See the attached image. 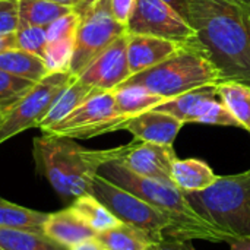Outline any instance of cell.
Listing matches in <instances>:
<instances>
[{"label":"cell","mask_w":250,"mask_h":250,"mask_svg":"<svg viewBox=\"0 0 250 250\" xmlns=\"http://www.w3.org/2000/svg\"><path fill=\"white\" fill-rule=\"evenodd\" d=\"M196 41L223 81L250 86V9L230 0H185Z\"/></svg>","instance_id":"1"},{"label":"cell","mask_w":250,"mask_h":250,"mask_svg":"<svg viewBox=\"0 0 250 250\" xmlns=\"http://www.w3.org/2000/svg\"><path fill=\"white\" fill-rule=\"evenodd\" d=\"M34 161L41 174L64 201H75L92 190L94 179L103 164L119 160L127 145L111 149H86L70 138L42 133L34 139Z\"/></svg>","instance_id":"2"},{"label":"cell","mask_w":250,"mask_h":250,"mask_svg":"<svg viewBox=\"0 0 250 250\" xmlns=\"http://www.w3.org/2000/svg\"><path fill=\"white\" fill-rule=\"evenodd\" d=\"M98 174L173 218L183 229L186 240L202 239L215 243H229L234 239L229 233L204 220L193 209L185 192L171 182L139 176L123 166L119 160H111L103 164Z\"/></svg>","instance_id":"3"},{"label":"cell","mask_w":250,"mask_h":250,"mask_svg":"<svg viewBox=\"0 0 250 250\" xmlns=\"http://www.w3.org/2000/svg\"><path fill=\"white\" fill-rule=\"evenodd\" d=\"M223 81L220 70L209 60L207 51L193 40L160 64L132 75L122 85H141L167 100L189 91L214 86Z\"/></svg>","instance_id":"4"},{"label":"cell","mask_w":250,"mask_h":250,"mask_svg":"<svg viewBox=\"0 0 250 250\" xmlns=\"http://www.w3.org/2000/svg\"><path fill=\"white\" fill-rule=\"evenodd\" d=\"M185 195L204 220L234 239L250 240V168L239 174L218 176L208 189Z\"/></svg>","instance_id":"5"},{"label":"cell","mask_w":250,"mask_h":250,"mask_svg":"<svg viewBox=\"0 0 250 250\" xmlns=\"http://www.w3.org/2000/svg\"><path fill=\"white\" fill-rule=\"evenodd\" d=\"M91 193L101 201L122 223L138 229L154 243H158L166 237L186 240L183 229L173 218L167 217L133 193L116 186L100 174H97L94 179Z\"/></svg>","instance_id":"6"},{"label":"cell","mask_w":250,"mask_h":250,"mask_svg":"<svg viewBox=\"0 0 250 250\" xmlns=\"http://www.w3.org/2000/svg\"><path fill=\"white\" fill-rule=\"evenodd\" d=\"M126 32V26L114 19L110 0H95L81 13L69 72L78 76L95 57Z\"/></svg>","instance_id":"7"},{"label":"cell","mask_w":250,"mask_h":250,"mask_svg":"<svg viewBox=\"0 0 250 250\" xmlns=\"http://www.w3.org/2000/svg\"><path fill=\"white\" fill-rule=\"evenodd\" d=\"M75 78L70 72H50L44 79L37 82L0 117V144L31 127H38L56 98Z\"/></svg>","instance_id":"8"},{"label":"cell","mask_w":250,"mask_h":250,"mask_svg":"<svg viewBox=\"0 0 250 250\" xmlns=\"http://www.w3.org/2000/svg\"><path fill=\"white\" fill-rule=\"evenodd\" d=\"M126 120L127 117L117 111L113 91H98L42 133L70 139H89L122 130Z\"/></svg>","instance_id":"9"},{"label":"cell","mask_w":250,"mask_h":250,"mask_svg":"<svg viewBox=\"0 0 250 250\" xmlns=\"http://www.w3.org/2000/svg\"><path fill=\"white\" fill-rule=\"evenodd\" d=\"M126 31L127 34L160 37L177 42L196 40V31L188 19L164 0H136Z\"/></svg>","instance_id":"10"},{"label":"cell","mask_w":250,"mask_h":250,"mask_svg":"<svg viewBox=\"0 0 250 250\" xmlns=\"http://www.w3.org/2000/svg\"><path fill=\"white\" fill-rule=\"evenodd\" d=\"M155 110L168 113L186 123H202L215 126H231L240 127L234 117L230 114L224 103L221 101L215 85L204 86L176 98L166 101L164 104L155 107Z\"/></svg>","instance_id":"11"},{"label":"cell","mask_w":250,"mask_h":250,"mask_svg":"<svg viewBox=\"0 0 250 250\" xmlns=\"http://www.w3.org/2000/svg\"><path fill=\"white\" fill-rule=\"evenodd\" d=\"M82 83L98 91H114L130 78L127 63V32L111 42L78 76Z\"/></svg>","instance_id":"12"},{"label":"cell","mask_w":250,"mask_h":250,"mask_svg":"<svg viewBox=\"0 0 250 250\" xmlns=\"http://www.w3.org/2000/svg\"><path fill=\"white\" fill-rule=\"evenodd\" d=\"M176 160L177 155L173 146L141 142L136 139L127 144L125 154L119 158L123 166L139 176L171 183V171Z\"/></svg>","instance_id":"13"},{"label":"cell","mask_w":250,"mask_h":250,"mask_svg":"<svg viewBox=\"0 0 250 250\" xmlns=\"http://www.w3.org/2000/svg\"><path fill=\"white\" fill-rule=\"evenodd\" d=\"M183 126L185 123L174 116L154 108L127 119L122 130L130 132L133 138L141 142L173 146Z\"/></svg>","instance_id":"14"},{"label":"cell","mask_w":250,"mask_h":250,"mask_svg":"<svg viewBox=\"0 0 250 250\" xmlns=\"http://www.w3.org/2000/svg\"><path fill=\"white\" fill-rule=\"evenodd\" d=\"M186 42L160 37L127 34V63L130 76L148 70L176 54Z\"/></svg>","instance_id":"15"},{"label":"cell","mask_w":250,"mask_h":250,"mask_svg":"<svg viewBox=\"0 0 250 250\" xmlns=\"http://www.w3.org/2000/svg\"><path fill=\"white\" fill-rule=\"evenodd\" d=\"M42 233L67 249L97 237V233L70 207L48 214L42 226Z\"/></svg>","instance_id":"16"},{"label":"cell","mask_w":250,"mask_h":250,"mask_svg":"<svg viewBox=\"0 0 250 250\" xmlns=\"http://www.w3.org/2000/svg\"><path fill=\"white\" fill-rule=\"evenodd\" d=\"M218 176L202 160L188 158L176 160L171 171L173 183L182 192H199L205 190L217 182Z\"/></svg>","instance_id":"17"},{"label":"cell","mask_w":250,"mask_h":250,"mask_svg":"<svg viewBox=\"0 0 250 250\" xmlns=\"http://www.w3.org/2000/svg\"><path fill=\"white\" fill-rule=\"evenodd\" d=\"M113 94L117 111L127 119L148 110H154L155 107L168 101L167 98L154 94L141 85H120L113 91Z\"/></svg>","instance_id":"18"},{"label":"cell","mask_w":250,"mask_h":250,"mask_svg":"<svg viewBox=\"0 0 250 250\" xmlns=\"http://www.w3.org/2000/svg\"><path fill=\"white\" fill-rule=\"evenodd\" d=\"M0 69L35 83L50 73L45 62L41 57L19 48H10L0 53Z\"/></svg>","instance_id":"19"},{"label":"cell","mask_w":250,"mask_h":250,"mask_svg":"<svg viewBox=\"0 0 250 250\" xmlns=\"http://www.w3.org/2000/svg\"><path fill=\"white\" fill-rule=\"evenodd\" d=\"M95 92H98V89H94V88L82 83L78 78H75V81L72 83H69L60 92V95L53 103L50 111L45 114V117L40 123L38 127L41 129V132L54 126L60 120H63L67 114H70L76 107H79L83 101H86Z\"/></svg>","instance_id":"20"},{"label":"cell","mask_w":250,"mask_h":250,"mask_svg":"<svg viewBox=\"0 0 250 250\" xmlns=\"http://www.w3.org/2000/svg\"><path fill=\"white\" fill-rule=\"evenodd\" d=\"M73 12L72 7L51 0H18L19 26L47 28L59 18Z\"/></svg>","instance_id":"21"},{"label":"cell","mask_w":250,"mask_h":250,"mask_svg":"<svg viewBox=\"0 0 250 250\" xmlns=\"http://www.w3.org/2000/svg\"><path fill=\"white\" fill-rule=\"evenodd\" d=\"M217 92L239 123V126L250 133V86L236 81H221L215 85Z\"/></svg>","instance_id":"22"},{"label":"cell","mask_w":250,"mask_h":250,"mask_svg":"<svg viewBox=\"0 0 250 250\" xmlns=\"http://www.w3.org/2000/svg\"><path fill=\"white\" fill-rule=\"evenodd\" d=\"M70 208L95 233H101V231H105L108 229H113V227H117L122 224V221L92 193L76 198L72 202Z\"/></svg>","instance_id":"23"},{"label":"cell","mask_w":250,"mask_h":250,"mask_svg":"<svg viewBox=\"0 0 250 250\" xmlns=\"http://www.w3.org/2000/svg\"><path fill=\"white\" fill-rule=\"evenodd\" d=\"M47 215L0 198V229L42 231Z\"/></svg>","instance_id":"24"},{"label":"cell","mask_w":250,"mask_h":250,"mask_svg":"<svg viewBox=\"0 0 250 250\" xmlns=\"http://www.w3.org/2000/svg\"><path fill=\"white\" fill-rule=\"evenodd\" d=\"M97 239L108 250H151L154 246L146 234L125 223L97 233Z\"/></svg>","instance_id":"25"},{"label":"cell","mask_w":250,"mask_h":250,"mask_svg":"<svg viewBox=\"0 0 250 250\" xmlns=\"http://www.w3.org/2000/svg\"><path fill=\"white\" fill-rule=\"evenodd\" d=\"M0 246L4 250H67L42 231L0 229Z\"/></svg>","instance_id":"26"},{"label":"cell","mask_w":250,"mask_h":250,"mask_svg":"<svg viewBox=\"0 0 250 250\" xmlns=\"http://www.w3.org/2000/svg\"><path fill=\"white\" fill-rule=\"evenodd\" d=\"M16 48L32 53L42 60L47 53V34L45 28L41 26H19L15 32Z\"/></svg>","instance_id":"27"},{"label":"cell","mask_w":250,"mask_h":250,"mask_svg":"<svg viewBox=\"0 0 250 250\" xmlns=\"http://www.w3.org/2000/svg\"><path fill=\"white\" fill-rule=\"evenodd\" d=\"M79 21H81V15L75 10L59 18L57 21H54L45 28L47 41L53 42V41L64 40V38H75Z\"/></svg>","instance_id":"28"},{"label":"cell","mask_w":250,"mask_h":250,"mask_svg":"<svg viewBox=\"0 0 250 250\" xmlns=\"http://www.w3.org/2000/svg\"><path fill=\"white\" fill-rule=\"evenodd\" d=\"M18 28V0H0V35L13 34Z\"/></svg>","instance_id":"29"},{"label":"cell","mask_w":250,"mask_h":250,"mask_svg":"<svg viewBox=\"0 0 250 250\" xmlns=\"http://www.w3.org/2000/svg\"><path fill=\"white\" fill-rule=\"evenodd\" d=\"M135 4H136V0H110V9H111L114 19L125 26L127 25L132 16Z\"/></svg>","instance_id":"30"},{"label":"cell","mask_w":250,"mask_h":250,"mask_svg":"<svg viewBox=\"0 0 250 250\" xmlns=\"http://www.w3.org/2000/svg\"><path fill=\"white\" fill-rule=\"evenodd\" d=\"M151 250H196L192 243L188 240H177V239H170L166 237L164 240L154 243Z\"/></svg>","instance_id":"31"},{"label":"cell","mask_w":250,"mask_h":250,"mask_svg":"<svg viewBox=\"0 0 250 250\" xmlns=\"http://www.w3.org/2000/svg\"><path fill=\"white\" fill-rule=\"evenodd\" d=\"M51 1H56V3H59V4L72 7L75 12H78V13L81 15V13H82L86 7H89L95 0H51Z\"/></svg>","instance_id":"32"},{"label":"cell","mask_w":250,"mask_h":250,"mask_svg":"<svg viewBox=\"0 0 250 250\" xmlns=\"http://www.w3.org/2000/svg\"><path fill=\"white\" fill-rule=\"evenodd\" d=\"M67 250H108L97 237L94 239H89V240H85L73 248H69Z\"/></svg>","instance_id":"33"},{"label":"cell","mask_w":250,"mask_h":250,"mask_svg":"<svg viewBox=\"0 0 250 250\" xmlns=\"http://www.w3.org/2000/svg\"><path fill=\"white\" fill-rule=\"evenodd\" d=\"M10 48H16V38H15V32L13 34H6V35H0V53L10 50Z\"/></svg>","instance_id":"34"},{"label":"cell","mask_w":250,"mask_h":250,"mask_svg":"<svg viewBox=\"0 0 250 250\" xmlns=\"http://www.w3.org/2000/svg\"><path fill=\"white\" fill-rule=\"evenodd\" d=\"M231 250H250V240L248 239H233L229 242Z\"/></svg>","instance_id":"35"},{"label":"cell","mask_w":250,"mask_h":250,"mask_svg":"<svg viewBox=\"0 0 250 250\" xmlns=\"http://www.w3.org/2000/svg\"><path fill=\"white\" fill-rule=\"evenodd\" d=\"M166 3H168L171 7H174L183 18L188 19V10H186V3L185 0H164Z\"/></svg>","instance_id":"36"},{"label":"cell","mask_w":250,"mask_h":250,"mask_svg":"<svg viewBox=\"0 0 250 250\" xmlns=\"http://www.w3.org/2000/svg\"><path fill=\"white\" fill-rule=\"evenodd\" d=\"M230 1H234V3H237V4H242V6L250 9V0H230Z\"/></svg>","instance_id":"37"},{"label":"cell","mask_w":250,"mask_h":250,"mask_svg":"<svg viewBox=\"0 0 250 250\" xmlns=\"http://www.w3.org/2000/svg\"><path fill=\"white\" fill-rule=\"evenodd\" d=\"M0 250H4V249H3V248H1V246H0Z\"/></svg>","instance_id":"38"}]
</instances>
